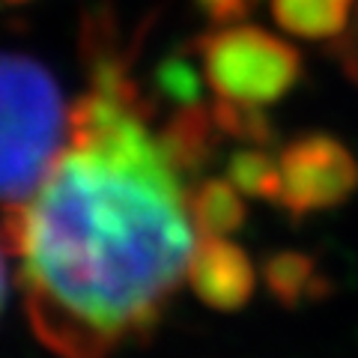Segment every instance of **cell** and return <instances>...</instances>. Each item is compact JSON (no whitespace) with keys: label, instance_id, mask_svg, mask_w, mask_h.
Returning a JSON list of instances; mask_svg holds the SVG:
<instances>
[{"label":"cell","instance_id":"obj_7","mask_svg":"<svg viewBox=\"0 0 358 358\" xmlns=\"http://www.w3.org/2000/svg\"><path fill=\"white\" fill-rule=\"evenodd\" d=\"M192 218L203 236H230L245 224L242 192L224 179H206L192 192Z\"/></svg>","mask_w":358,"mask_h":358},{"label":"cell","instance_id":"obj_9","mask_svg":"<svg viewBox=\"0 0 358 358\" xmlns=\"http://www.w3.org/2000/svg\"><path fill=\"white\" fill-rule=\"evenodd\" d=\"M227 176L248 197H266L275 200V203L281 197V167H278L275 155L263 150H239L230 159Z\"/></svg>","mask_w":358,"mask_h":358},{"label":"cell","instance_id":"obj_12","mask_svg":"<svg viewBox=\"0 0 358 358\" xmlns=\"http://www.w3.org/2000/svg\"><path fill=\"white\" fill-rule=\"evenodd\" d=\"M164 81H167V90H173V93H176L179 99H194V96H197V81H194V72L188 69V66H182V63L167 66Z\"/></svg>","mask_w":358,"mask_h":358},{"label":"cell","instance_id":"obj_10","mask_svg":"<svg viewBox=\"0 0 358 358\" xmlns=\"http://www.w3.org/2000/svg\"><path fill=\"white\" fill-rule=\"evenodd\" d=\"M197 6L209 15V21L227 27V24H239L257 6V0H197Z\"/></svg>","mask_w":358,"mask_h":358},{"label":"cell","instance_id":"obj_13","mask_svg":"<svg viewBox=\"0 0 358 358\" xmlns=\"http://www.w3.org/2000/svg\"><path fill=\"white\" fill-rule=\"evenodd\" d=\"M6 305V263H3V251H0V310Z\"/></svg>","mask_w":358,"mask_h":358},{"label":"cell","instance_id":"obj_8","mask_svg":"<svg viewBox=\"0 0 358 358\" xmlns=\"http://www.w3.org/2000/svg\"><path fill=\"white\" fill-rule=\"evenodd\" d=\"M266 284L278 301L299 305L301 299H310L313 287H320L322 281L317 278V266H313L310 257L296 254V251H281V254L268 257Z\"/></svg>","mask_w":358,"mask_h":358},{"label":"cell","instance_id":"obj_1","mask_svg":"<svg viewBox=\"0 0 358 358\" xmlns=\"http://www.w3.org/2000/svg\"><path fill=\"white\" fill-rule=\"evenodd\" d=\"M30 322L54 352L105 358L143 338L188 278L192 194L126 75L102 69L69 114V147L9 209Z\"/></svg>","mask_w":358,"mask_h":358},{"label":"cell","instance_id":"obj_3","mask_svg":"<svg viewBox=\"0 0 358 358\" xmlns=\"http://www.w3.org/2000/svg\"><path fill=\"white\" fill-rule=\"evenodd\" d=\"M200 60L224 102L263 108L287 96L301 75L293 45L251 24H227L200 39Z\"/></svg>","mask_w":358,"mask_h":358},{"label":"cell","instance_id":"obj_4","mask_svg":"<svg viewBox=\"0 0 358 358\" xmlns=\"http://www.w3.org/2000/svg\"><path fill=\"white\" fill-rule=\"evenodd\" d=\"M281 203L289 215H310L341 206L358 188V162L329 134H305L278 152Z\"/></svg>","mask_w":358,"mask_h":358},{"label":"cell","instance_id":"obj_2","mask_svg":"<svg viewBox=\"0 0 358 358\" xmlns=\"http://www.w3.org/2000/svg\"><path fill=\"white\" fill-rule=\"evenodd\" d=\"M69 117L51 72L21 54H0V203L33 197L63 152Z\"/></svg>","mask_w":358,"mask_h":358},{"label":"cell","instance_id":"obj_5","mask_svg":"<svg viewBox=\"0 0 358 358\" xmlns=\"http://www.w3.org/2000/svg\"><path fill=\"white\" fill-rule=\"evenodd\" d=\"M188 281L194 293L215 310H239L257 287L254 266L239 245L224 236H203L197 242Z\"/></svg>","mask_w":358,"mask_h":358},{"label":"cell","instance_id":"obj_11","mask_svg":"<svg viewBox=\"0 0 358 358\" xmlns=\"http://www.w3.org/2000/svg\"><path fill=\"white\" fill-rule=\"evenodd\" d=\"M338 60H341L343 69L358 81V13H355V21L346 27V33L338 42Z\"/></svg>","mask_w":358,"mask_h":358},{"label":"cell","instance_id":"obj_6","mask_svg":"<svg viewBox=\"0 0 358 358\" xmlns=\"http://www.w3.org/2000/svg\"><path fill=\"white\" fill-rule=\"evenodd\" d=\"M358 0H272V15L301 39L343 36Z\"/></svg>","mask_w":358,"mask_h":358}]
</instances>
